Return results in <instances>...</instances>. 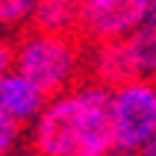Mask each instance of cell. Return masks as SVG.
Returning <instances> with one entry per match:
<instances>
[{
	"instance_id": "cell-1",
	"label": "cell",
	"mask_w": 156,
	"mask_h": 156,
	"mask_svg": "<svg viewBox=\"0 0 156 156\" xmlns=\"http://www.w3.org/2000/svg\"><path fill=\"white\" fill-rule=\"evenodd\" d=\"M109 91L100 83H74L50 94L33 121L30 150L41 156H106L115 153Z\"/></svg>"
},
{
	"instance_id": "cell-2",
	"label": "cell",
	"mask_w": 156,
	"mask_h": 156,
	"mask_svg": "<svg viewBox=\"0 0 156 156\" xmlns=\"http://www.w3.org/2000/svg\"><path fill=\"white\" fill-rule=\"evenodd\" d=\"M15 68L47 94H59L77 83L83 50L74 33H47L33 27V33H27L15 44Z\"/></svg>"
},
{
	"instance_id": "cell-3",
	"label": "cell",
	"mask_w": 156,
	"mask_h": 156,
	"mask_svg": "<svg viewBox=\"0 0 156 156\" xmlns=\"http://www.w3.org/2000/svg\"><path fill=\"white\" fill-rule=\"evenodd\" d=\"M115 153H141L156 136V77H139L109 91Z\"/></svg>"
},
{
	"instance_id": "cell-4",
	"label": "cell",
	"mask_w": 156,
	"mask_h": 156,
	"mask_svg": "<svg viewBox=\"0 0 156 156\" xmlns=\"http://www.w3.org/2000/svg\"><path fill=\"white\" fill-rule=\"evenodd\" d=\"M147 21V0H83L80 33L91 41L124 38Z\"/></svg>"
},
{
	"instance_id": "cell-5",
	"label": "cell",
	"mask_w": 156,
	"mask_h": 156,
	"mask_svg": "<svg viewBox=\"0 0 156 156\" xmlns=\"http://www.w3.org/2000/svg\"><path fill=\"white\" fill-rule=\"evenodd\" d=\"M47 97L50 94L41 86H35L33 80L27 74H21L18 68L6 71L0 77V109L21 124H33L38 118V112L44 109Z\"/></svg>"
},
{
	"instance_id": "cell-6",
	"label": "cell",
	"mask_w": 156,
	"mask_h": 156,
	"mask_svg": "<svg viewBox=\"0 0 156 156\" xmlns=\"http://www.w3.org/2000/svg\"><path fill=\"white\" fill-rule=\"evenodd\" d=\"M91 74L100 86L115 88L130 80H139V68L130 53L127 38H109V41H94L91 53Z\"/></svg>"
},
{
	"instance_id": "cell-7",
	"label": "cell",
	"mask_w": 156,
	"mask_h": 156,
	"mask_svg": "<svg viewBox=\"0 0 156 156\" xmlns=\"http://www.w3.org/2000/svg\"><path fill=\"white\" fill-rule=\"evenodd\" d=\"M80 3L83 0H33V27L47 33H74L80 30Z\"/></svg>"
},
{
	"instance_id": "cell-8",
	"label": "cell",
	"mask_w": 156,
	"mask_h": 156,
	"mask_svg": "<svg viewBox=\"0 0 156 156\" xmlns=\"http://www.w3.org/2000/svg\"><path fill=\"white\" fill-rule=\"evenodd\" d=\"M124 38L130 44V53L136 59L139 77H156V24L144 21V24H139Z\"/></svg>"
},
{
	"instance_id": "cell-9",
	"label": "cell",
	"mask_w": 156,
	"mask_h": 156,
	"mask_svg": "<svg viewBox=\"0 0 156 156\" xmlns=\"http://www.w3.org/2000/svg\"><path fill=\"white\" fill-rule=\"evenodd\" d=\"M21 141H24V124L15 121L12 115H6L0 109V156L15 150Z\"/></svg>"
},
{
	"instance_id": "cell-10",
	"label": "cell",
	"mask_w": 156,
	"mask_h": 156,
	"mask_svg": "<svg viewBox=\"0 0 156 156\" xmlns=\"http://www.w3.org/2000/svg\"><path fill=\"white\" fill-rule=\"evenodd\" d=\"M33 0H0V27H15L30 15Z\"/></svg>"
},
{
	"instance_id": "cell-11",
	"label": "cell",
	"mask_w": 156,
	"mask_h": 156,
	"mask_svg": "<svg viewBox=\"0 0 156 156\" xmlns=\"http://www.w3.org/2000/svg\"><path fill=\"white\" fill-rule=\"evenodd\" d=\"M15 68V44H9L0 38V77L6 74V71Z\"/></svg>"
},
{
	"instance_id": "cell-12",
	"label": "cell",
	"mask_w": 156,
	"mask_h": 156,
	"mask_svg": "<svg viewBox=\"0 0 156 156\" xmlns=\"http://www.w3.org/2000/svg\"><path fill=\"white\" fill-rule=\"evenodd\" d=\"M147 21L156 24V0H147Z\"/></svg>"
},
{
	"instance_id": "cell-13",
	"label": "cell",
	"mask_w": 156,
	"mask_h": 156,
	"mask_svg": "<svg viewBox=\"0 0 156 156\" xmlns=\"http://www.w3.org/2000/svg\"><path fill=\"white\" fill-rule=\"evenodd\" d=\"M141 153H144V156H156V136L144 144V150H141Z\"/></svg>"
}]
</instances>
